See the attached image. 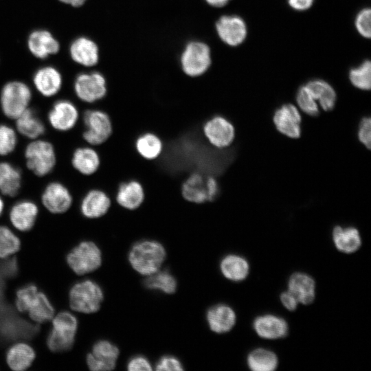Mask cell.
<instances>
[{"instance_id":"1","label":"cell","mask_w":371,"mask_h":371,"mask_svg":"<svg viewBox=\"0 0 371 371\" xmlns=\"http://www.w3.org/2000/svg\"><path fill=\"white\" fill-rule=\"evenodd\" d=\"M14 306L20 314L40 325L51 322L56 314L47 296L32 283L23 285L16 291Z\"/></svg>"},{"instance_id":"2","label":"cell","mask_w":371,"mask_h":371,"mask_svg":"<svg viewBox=\"0 0 371 371\" xmlns=\"http://www.w3.org/2000/svg\"><path fill=\"white\" fill-rule=\"evenodd\" d=\"M52 327L46 338L48 349L54 353L70 351L74 344L78 320L71 311L56 313L51 320Z\"/></svg>"},{"instance_id":"3","label":"cell","mask_w":371,"mask_h":371,"mask_svg":"<svg viewBox=\"0 0 371 371\" xmlns=\"http://www.w3.org/2000/svg\"><path fill=\"white\" fill-rule=\"evenodd\" d=\"M103 300L102 287L90 278L78 279L69 291V306L74 313H95L100 309Z\"/></svg>"},{"instance_id":"4","label":"cell","mask_w":371,"mask_h":371,"mask_svg":"<svg viewBox=\"0 0 371 371\" xmlns=\"http://www.w3.org/2000/svg\"><path fill=\"white\" fill-rule=\"evenodd\" d=\"M166 256V250L160 243L143 240L131 247L128 261L137 272L143 276H149L160 269Z\"/></svg>"},{"instance_id":"5","label":"cell","mask_w":371,"mask_h":371,"mask_svg":"<svg viewBox=\"0 0 371 371\" xmlns=\"http://www.w3.org/2000/svg\"><path fill=\"white\" fill-rule=\"evenodd\" d=\"M66 262L77 276L83 277L101 267L102 251L95 242L81 240L68 252Z\"/></svg>"},{"instance_id":"6","label":"cell","mask_w":371,"mask_h":371,"mask_svg":"<svg viewBox=\"0 0 371 371\" xmlns=\"http://www.w3.org/2000/svg\"><path fill=\"white\" fill-rule=\"evenodd\" d=\"M32 96V91L25 82L19 80L8 82L0 93V105L3 114L15 120L29 108Z\"/></svg>"},{"instance_id":"7","label":"cell","mask_w":371,"mask_h":371,"mask_svg":"<svg viewBox=\"0 0 371 371\" xmlns=\"http://www.w3.org/2000/svg\"><path fill=\"white\" fill-rule=\"evenodd\" d=\"M84 141L93 147L103 144L113 132V125L109 114L100 109L86 110L82 115Z\"/></svg>"},{"instance_id":"8","label":"cell","mask_w":371,"mask_h":371,"mask_svg":"<svg viewBox=\"0 0 371 371\" xmlns=\"http://www.w3.org/2000/svg\"><path fill=\"white\" fill-rule=\"evenodd\" d=\"M26 166L35 175L44 177L50 173L56 163L54 146L43 139H33L25 150Z\"/></svg>"},{"instance_id":"9","label":"cell","mask_w":371,"mask_h":371,"mask_svg":"<svg viewBox=\"0 0 371 371\" xmlns=\"http://www.w3.org/2000/svg\"><path fill=\"white\" fill-rule=\"evenodd\" d=\"M212 58L209 46L201 41L188 43L181 56L183 71L192 78L204 74L211 65Z\"/></svg>"},{"instance_id":"10","label":"cell","mask_w":371,"mask_h":371,"mask_svg":"<svg viewBox=\"0 0 371 371\" xmlns=\"http://www.w3.org/2000/svg\"><path fill=\"white\" fill-rule=\"evenodd\" d=\"M202 132L207 142L218 150L230 146L236 136L232 122L221 114L214 115L207 120L203 124Z\"/></svg>"},{"instance_id":"11","label":"cell","mask_w":371,"mask_h":371,"mask_svg":"<svg viewBox=\"0 0 371 371\" xmlns=\"http://www.w3.org/2000/svg\"><path fill=\"white\" fill-rule=\"evenodd\" d=\"M74 89L77 98L88 104L100 101L107 94L106 79L98 71L78 74L75 79Z\"/></svg>"},{"instance_id":"12","label":"cell","mask_w":371,"mask_h":371,"mask_svg":"<svg viewBox=\"0 0 371 371\" xmlns=\"http://www.w3.org/2000/svg\"><path fill=\"white\" fill-rule=\"evenodd\" d=\"M118 348L108 340L100 339L92 346L85 356V363L91 371H109L115 368Z\"/></svg>"},{"instance_id":"13","label":"cell","mask_w":371,"mask_h":371,"mask_svg":"<svg viewBox=\"0 0 371 371\" xmlns=\"http://www.w3.org/2000/svg\"><path fill=\"white\" fill-rule=\"evenodd\" d=\"M215 26L220 39L229 46L240 45L247 36V24L237 15H223L217 20Z\"/></svg>"},{"instance_id":"14","label":"cell","mask_w":371,"mask_h":371,"mask_svg":"<svg viewBox=\"0 0 371 371\" xmlns=\"http://www.w3.org/2000/svg\"><path fill=\"white\" fill-rule=\"evenodd\" d=\"M41 201L43 207L55 215L67 212L72 205L73 199L67 188L63 183L54 181L44 189Z\"/></svg>"},{"instance_id":"15","label":"cell","mask_w":371,"mask_h":371,"mask_svg":"<svg viewBox=\"0 0 371 371\" xmlns=\"http://www.w3.org/2000/svg\"><path fill=\"white\" fill-rule=\"evenodd\" d=\"M277 131L291 138H299L302 133V116L298 109L292 104H284L278 108L273 115Z\"/></svg>"},{"instance_id":"16","label":"cell","mask_w":371,"mask_h":371,"mask_svg":"<svg viewBox=\"0 0 371 371\" xmlns=\"http://www.w3.org/2000/svg\"><path fill=\"white\" fill-rule=\"evenodd\" d=\"M49 124L55 130L65 132L72 129L79 119L76 106L70 100H59L48 113Z\"/></svg>"},{"instance_id":"17","label":"cell","mask_w":371,"mask_h":371,"mask_svg":"<svg viewBox=\"0 0 371 371\" xmlns=\"http://www.w3.org/2000/svg\"><path fill=\"white\" fill-rule=\"evenodd\" d=\"M39 214L38 205L30 200L14 203L9 212V221L12 229L19 232L30 231L36 225Z\"/></svg>"},{"instance_id":"18","label":"cell","mask_w":371,"mask_h":371,"mask_svg":"<svg viewBox=\"0 0 371 371\" xmlns=\"http://www.w3.org/2000/svg\"><path fill=\"white\" fill-rule=\"evenodd\" d=\"M112 204L110 196L100 188H91L83 196L80 211L85 218L98 219L104 216Z\"/></svg>"},{"instance_id":"19","label":"cell","mask_w":371,"mask_h":371,"mask_svg":"<svg viewBox=\"0 0 371 371\" xmlns=\"http://www.w3.org/2000/svg\"><path fill=\"white\" fill-rule=\"evenodd\" d=\"M27 45L30 52L36 58L45 59L58 53V41L47 30H36L28 36Z\"/></svg>"},{"instance_id":"20","label":"cell","mask_w":371,"mask_h":371,"mask_svg":"<svg viewBox=\"0 0 371 371\" xmlns=\"http://www.w3.org/2000/svg\"><path fill=\"white\" fill-rule=\"evenodd\" d=\"M32 82L41 95L49 98L56 95L60 90L63 77L56 67L46 65L36 71L33 75Z\"/></svg>"},{"instance_id":"21","label":"cell","mask_w":371,"mask_h":371,"mask_svg":"<svg viewBox=\"0 0 371 371\" xmlns=\"http://www.w3.org/2000/svg\"><path fill=\"white\" fill-rule=\"evenodd\" d=\"M36 357L34 348L27 341H19L9 346L5 351V362L10 370L26 371Z\"/></svg>"},{"instance_id":"22","label":"cell","mask_w":371,"mask_h":371,"mask_svg":"<svg viewBox=\"0 0 371 371\" xmlns=\"http://www.w3.org/2000/svg\"><path fill=\"white\" fill-rule=\"evenodd\" d=\"M69 56L76 63L84 67H93L99 60V49L96 43L89 38L80 36L69 45Z\"/></svg>"},{"instance_id":"23","label":"cell","mask_w":371,"mask_h":371,"mask_svg":"<svg viewBox=\"0 0 371 371\" xmlns=\"http://www.w3.org/2000/svg\"><path fill=\"white\" fill-rule=\"evenodd\" d=\"M253 327L259 337L267 339L284 337L289 332L288 324L283 318L269 314L257 317Z\"/></svg>"},{"instance_id":"24","label":"cell","mask_w":371,"mask_h":371,"mask_svg":"<svg viewBox=\"0 0 371 371\" xmlns=\"http://www.w3.org/2000/svg\"><path fill=\"white\" fill-rule=\"evenodd\" d=\"M145 198L144 188L140 182L131 179L121 183L117 190L115 200L122 207L135 210L139 208Z\"/></svg>"},{"instance_id":"25","label":"cell","mask_w":371,"mask_h":371,"mask_svg":"<svg viewBox=\"0 0 371 371\" xmlns=\"http://www.w3.org/2000/svg\"><path fill=\"white\" fill-rule=\"evenodd\" d=\"M71 164L74 168L85 177L94 175L100 166V157L97 150L91 146L77 148L73 153Z\"/></svg>"},{"instance_id":"26","label":"cell","mask_w":371,"mask_h":371,"mask_svg":"<svg viewBox=\"0 0 371 371\" xmlns=\"http://www.w3.org/2000/svg\"><path fill=\"white\" fill-rule=\"evenodd\" d=\"M206 319L211 330L216 333H225L234 327L236 314L229 306L217 304L208 309Z\"/></svg>"},{"instance_id":"27","label":"cell","mask_w":371,"mask_h":371,"mask_svg":"<svg viewBox=\"0 0 371 371\" xmlns=\"http://www.w3.org/2000/svg\"><path fill=\"white\" fill-rule=\"evenodd\" d=\"M206 177L201 172H193L186 178L181 184V192L186 201L196 204L208 202Z\"/></svg>"},{"instance_id":"28","label":"cell","mask_w":371,"mask_h":371,"mask_svg":"<svg viewBox=\"0 0 371 371\" xmlns=\"http://www.w3.org/2000/svg\"><path fill=\"white\" fill-rule=\"evenodd\" d=\"M289 291L302 304H310L315 297V282L308 274L297 272L291 276L288 282Z\"/></svg>"},{"instance_id":"29","label":"cell","mask_w":371,"mask_h":371,"mask_svg":"<svg viewBox=\"0 0 371 371\" xmlns=\"http://www.w3.org/2000/svg\"><path fill=\"white\" fill-rule=\"evenodd\" d=\"M333 240L336 248L345 254L354 253L359 249L361 238L359 230L354 227L337 225L333 230Z\"/></svg>"},{"instance_id":"30","label":"cell","mask_w":371,"mask_h":371,"mask_svg":"<svg viewBox=\"0 0 371 371\" xmlns=\"http://www.w3.org/2000/svg\"><path fill=\"white\" fill-rule=\"evenodd\" d=\"M15 120L17 131L27 138L36 139L45 131L44 123L36 111L30 108H27Z\"/></svg>"},{"instance_id":"31","label":"cell","mask_w":371,"mask_h":371,"mask_svg":"<svg viewBox=\"0 0 371 371\" xmlns=\"http://www.w3.org/2000/svg\"><path fill=\"white\" fill-rule=\"evenodd\" d=\"M21 172L9 162H0V192L2 194L13 197L21 186Z\"/></svg>"},{"instance_id":"32","label":"cell","mask_w":371,"mask_h":371,"mask_svg":"<svg viewBox=\"0 0 371 371\" xmlns=\"http://www.w3.org/2000/svg\"><path fill=\"white\" fill-rule=\"evenodd\" d=\"M306 85L323 111H330L334 109L337 94L328 82L322 79H315L308 81Z\"/></svg>"},{"instance_id":"33","label":"cell","mask_w":371,"mask_h":371,"mask_svg":"<svg viewBox=\"0 0 371 371\" xmlns=\"http://www.w3.org/2000/svg\"><path fill=\"white\" fill-rule=\"evenodd\" d=\"M220 269L224 277L234 282L245 280L249 272L247 260L235 254L225 256L221 261Z\"/></svg>"},{"instance_id":"34","label":"cell","mask_w":371,"mask_h":371,"mask_svg":"<svg viewBox=\"0 0 371 371\" xmlns=\"http://www.w3.org/2000/svg\"><path fill=\"white\" fill-rule=\"evenodd\" d=\"M137 153L146 160H155L161 154L163 142L156 134L146 132L139 135L135 142Z\"/></svg>"},{"instance_id":"35","label":"cell","mask_w":371,"mask_h":371,"mask_svg":"<svg viewBox=\"0 0 371 371\" xmlns=\"http://www.w3.org/2000/svg\"><path fill=\"white\" fill-rule=\"evenodd\" d=\"M247 363L253 371H273L278 365V359L270 350L256 348L248 355Z\"/></svg>"},{"instance_id":"36","label":"cell","mask_w":371,"mask_h":371,"mask_svg":"<svg viewBox=\"0 0 371 371\" xmlns=\"http://www.w3.org/2000/svg\"><path fill=\"white\" fill-rule=\"evenodd\" d=\"M147 276L144 280V285L147 289L160 291L166 294H172L175 292L177 285V280L168 271L159 269Z\"/></svg>"},{"instance_id":"37","label":"cell","mask_w":371,"mask_h":371,"mask_svg":"<svg viewBox=\"0 0 371 371\" xmlns=\"http://www.w3.org/2000/svg\"><path fill=\"white\" fill-rule=\"evenodd\" d=\"M21 247V240L14 229L0 225V259L16 254Z\"/></svg>"},{"instance_id":"38","label":"cell","mask_w":371,"mask_h":371,"mask_svg":"<svg viewBox=\"0 0 371 371\" xmlns=\"http://www.w3.org/2000/svg\"><path fill=\"white\" fill-rule=\"evenodd\" d=\"M350 83L357 89L369 91L371 88V63L366 60L349 71Z\"/></svg>"},{"instance_id":"39","label":"cell","mask_w":371,"mask_h":371,"mask_svg":"<svg viewBox=\"0 0 371 371\" xmlns=\"http://www.w3.org/2000/svg\"><path fill=\"white\" fill-rule=\"evenodd\" d=\"M295 100L298 108L304 113L310 116L319 114V106L306 84L298 89Z\"/></svg>"},{"instance_id":"40","label":"cell","mask_w":371,"mask_h":371,"mask_svg":"<svg viewBox=\"0 0 371 371\" xmlns=\"http://www.w3.org/2000/svg\"><path fill=\"white\" fill-rule=\"evenodd\" d=\"M16 143L15 131L6 124H0V155H7L13 152Z\"/></svg>"},{"instance_id":"41","label":"cell","mask_w":371,"mask_h":371,"mask_svg":"<svg viewBox=\"0 0 371 371\" xmlns=\"http://www.w3.org/2000/svg\"><path fill=\"white\" fill-rule=\"evenodd\" d=\"M370 22L371 10L370 8L361 10L355 17V28L358 33L366 38H370L371 36Z\"/></svg>"},{"instance_id":"42","label":"cell","mask_w":371,"mask_h":371,"mask_svg":"<svg viewBox=\"0 0 371 371\" xmlns=\"http://www.w3.org/2000/svg\"><path fill=\"white\" fill-rule=\"evenodd\" d=\"M157 371H181L183 370L180 361L174 356L166 355L161 357L155 365Z\"/></svg>"},{"instance_id":"43","label":"cell","mask_w":371,"mask_h":371,"mask_svg":"<svg viewBox=\"0 0 371 371\" xmlns=\"http://www.w3.org/2000/svg\"><path fill=\"white\" fill-rule=\"evenodd\" d=\"M357 137L359 142L370 149L371 147V119L370 117H363L359 124Z\"/></svg>"},{"instance_id":"44","label":"cell","mask_w":371,"mask_h":371,"mask_svg":"<svg viewBox=\"0 0 371 371\" xmlns=\"http://www.w3.org/2000/svg\"><path fill=\"white\" fill-rule=\"evenodd\" d=\"M129 371H150L152 366L147 358L142 355H137L131 358L127 363Z\"/></svg>"},{"instance_id":"45","label":"cell","mask_w":371,"mask_h":371,"mask_svg":"<svg viewBox=\"0 0 371 371\" xmlns=\"http://www.w3.org/2000/svg\"><path fill=\"white\" fill-rule=\"evenodd\" d=\"M205 183L208 202H213L216 200L220 193L218 180L214 175H207Z\"/></svg>"},{"instance_id":"46","label":"cell","mask_w":371,"mask_h":371,"mask_svg":"<svg viewBox=\"0 0 371 371\" xmlns=\"http://www.w3.org/2000/svg\"><path fill=\"white\" fill-rule=\"evenodd\" d=\"M280 298L282 305L291 311H295L299 303L296 297L289 291L282 293Z\"/></svg>"},{"instance_id":"47","label":"cell","mask_w":371,"mask_h":371,"mask_svg":"<svg viewBox=\"0 0 371 371\" xmlns=\"http://www.w3.org/2000/svg\"><path fill=\"white\" fill-rule=\"evenodd\" d=\"M289 5L296 11H305L313 5L315 0H287Z\"/></svg>"},{"instance_id":"48","label":"cell","mask_w":371,"mask_h":371,"mask_svg":"<svg viewBox=\"0 0 371 371\" xmlns=\"http://www.w3.org/2000/svg\"><path fill=\"white\" fill-rule=\"evenodd\" d=\"M231 0H205L211 6L214 8H221L227 5Z\"/></svg>"},{"instance_id":"49","label":"cell","mask_w":371,"mask_h":371,"mask_svg":"<svg viewBox=\"0 0 371 371\" xmlns=\"http://www.w3.org/2000/svg\"><path fill=\"white\" fill-rule=\"evenodd\" d=\"M87 0H71L69 5L73 7L78 8L82 5Z\"/></svg>"},{"instance_id":"50","label":"cell","mask_w":371,"mask_h":371,"mask_svg":"<svg viewBox=\"0 0 371 371\" xmlns=\"http://www.w3.org/2000/svg\"><path fill=\"white\" fill-rule=\"evenodd\" d=\"M4 210V202L1 197L0 196V216L2 215Z\"/></svg>"},{"instance_id":"51","label":"cell","mask_w":371,"mask_h":371,"mask_svg":"<svg viewBox=\"0 0 371 371\" xmlns=\"http://www.w3.org/2000/svg\"><path fill=\"white\" fill-rule=\"evenodd\" d=\"M61 3H65V4H70L71 0H58Z\"/></svg>"}]
</instances>
